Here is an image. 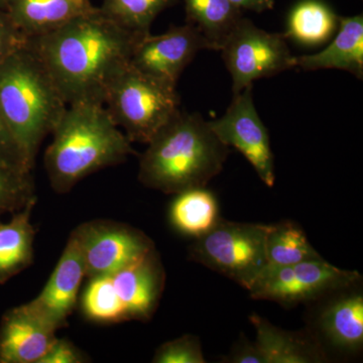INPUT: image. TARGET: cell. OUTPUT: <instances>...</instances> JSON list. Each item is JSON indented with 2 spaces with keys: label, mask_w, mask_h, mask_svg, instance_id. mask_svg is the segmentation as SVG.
I'll return each mask as SVG.
<instances>
[{
  "label": "cell",
  "mask_w": 363,
  "mask_h": 363,
  "mask_svg": "<svg viewBox=\"0 0 363 363\" xmlns=\"http://www.w3.org/2000/svg\"><path fill=\"white\" fill-rule=\"evenodd\" d=\"M140 38L96 7L28 42L67 105L104 104L109 86L130 64L131 52Z\"/></svg>",
  "instance_id": "obj_1"
},
{
  "label": "cell",
  "mask_w": 363,
  "mask_h": 363,
  "mask_svg": "<svg viewBox=\"0 0 363 363\" xmlns=\"http://www.w3.org/2000/svg\"><path fill=\"white\" fill-rule=\"evenodd\" d=\"M140 156L138 181L147 188L175 195L206 187L223 169L229 155L199 113L179 111L160 128Z\"/></svg>",
  "instance_id": "obj_2"
},
{
  "label": "cell",
  "mask_w": 363,
  "mask_h": 363,
  "mask_svg": "<svg viewBox=\"0 0 363 363\" xmlns=\"http://www.w3.org/2000/svg\"><path fill=\"white\" fill-rule=\"evenodd\" d=\"M52 135L44 162L50 185L58 194L70 192L86 177L136 154L104 104L68 105Z\"/></svg>",
  "instance_id": "obj_3"
},
{
  "label": "cell",
  "mask_w": 363,
  "mask_h": 363,
  "mask_svg": "<svg viewBox=\"0 0 363 363\" xmlns=\"http://www.w3.org/2000/svg\"><path fill=\"white\" fill-rule=\"evenodd\" d=\"M67 107L28 42L0 64V111L30 168L40 145L52 135Z\"/></svg>",
  "instance_id": "obj_4"
},
{
  "label": "cell",
  "mask_w": 363,
  "mask_h": 363,
  "mask_svg": "<svg viewBox=\"0 0 363 363\" xmlns=\"http://www.w3.org/2000/svg\"><path fill=\"white\" fill-rule=\"evenodd\" d=\"M104 106L131 143H147L177 112L176 86L136 70L128 64L112 81Z\"/></svg>",
  "instance_id": "obj_5"
},
{
  "label": "cell",
  "mask_w": 363,
  "mask_h": 363,
  "mask_svg": "<svg viewBox=\"0 0 363 363\" xmlns=\"http://www.w3.org/2000/svg\"><path fill=\"white\" fill-rule=\"evenodd\" d=\"M269 228V224L220 219L209 233L193 241L189 257L248 291L267 267Z\"/></svg>",
  "instance_id": "obj_6"
},
{
  "label": "cell",
  "mask_w": 363,
  "mask_h": 363,
  "mask_svg": "<svg viewBox=\"0 0 363 363\" xmlns=\"http://www.w3.org/2000/svg\"><path fill=\"white\" fill-rule=\"evenodd\" d=\"M359 281V272L339 269L320 257L291 266L267 267L248 292L253 300L294 307L352 288Z\"/></svg>",
  "instance_id": "obj_7"
},
{
  "label": "cell",
  "mask_w": 363,
  "mask_h": 363,
  "mask_svg": "<svg viewBox=\"0 0 363 363\" xmlns=\"http://www.w3.org/2000/svg\"><path fill=\"white\" fill-rule=\"evenodd\" d=\"M222 59L238 94L257 80L272 77L295 67L284 33H269L241 18L221 48Z\"/></svg>",
  "instance_id": "obj_8"
},
{
  "label": "cell",
  "mask_w": 363,
  "mask_h": 363,
  "mask_svg": "<svg viewBox=\"0 0 363 363\" xmlns=\"http://www.w3.org/2000/svg\"><path fill=\"white\" fill-rule=\"evenodd\" d=\"M73 233L80 243L87 279L111 276L156 248L142 230L116 221L84 222Z\"/></svg>",
  "instance_id": "obj_9"
},
{
  "label": "cell",
  "mask_w": 363,
  "mask_h": 363,
  "mask_svg": "<svg viewBox=\"0 0 363 363\" xmlns=\"http://www.w3.org/2000/svg\"><path fill=\"white\" fill-rule=\"evenodd\" d=\"M252 88L247 86L234 94L225 113L208 123L219 140L241 152L260 180L272 188L276 181L274 157L269 130L255 108Z\"/></svg>",
  "instance_id": "obj_10"
},
{
  "label": "cell",
  "mask_w": 363,
  "mask_h": 363,
  "mask_svg": "<svg viewBox=\"0 0 363 363\" xmlns=\"http://www.w3.org/2000/svg\"><path fill=\"white\" fill-rule=\"evenodd\" d=\"M202 50H208L199 30L186 23L161 35L140 38L131 52L130 65L147 75L177 86L186 67Z\"/></svg>",
  "instance_id": "obj_11"
},
{
  "label": "cell",
  "mask_w": 363,
  "mask_h": 363,
  "mask_svg": "<svg viewBox=\"0 0 363 363\" xmlns=\"http://www.w3.org/2000/svg\"><path fill=\"white\" fill-rule=\"evenodd\" d=\"M86 278L84 259L77 236L72 231L65 250L49 281L37 298L26 307L55 330L68 325L77 304L83 279Z\"/></svg>",
  "instance_id": "obj_12"
},
{
  "label": "cell",
  "mask_w": 363,
  "mask_h": 363,
  "mask_svg": "<svg viewBox=\"0 0 363 363\" xmlns=\"http://www.w3.org/2000/svg\"><path fill=\"white\" fill-rule=\"evenodd\" d=\"M128 320L147 321L157 311L166 283V272L157 248L111 274Z\"/></svg>",
  "instance_id": "obj_13"
},
{
  "label": "cell",
  "mask_w": 363,
  "mask_h": 363,
  "mask_svg": "<svg viewBox=\"0 0 363 363\" xmlns=\"http://www.w3.org/2000/svg\"><path fill=\"white\" fill-rule=\"evenodd\" d=\"M56 332L26 304L9 310L0 322V363H39Z\"/></svg>",
  "instance_id": "obj_14"
},
{
  "label": "cell",
  "mask_w": 363,
  "mask_h": 363,
  "mask_svg": "<svg viewBox=\"0 0 363 363\" xmlns=\"http://www.w3.org/2000/svg\"><path fill=\"white\" fill-rule=\"evenodd\" d=\"M250 321L264 363H322L328 359L322 344L307 332L284 330L255 313Z\"/></svg>",
  "instance_id": "obj_15"
},
{
  "label": "cell",
  "mask_w": 363,
  "mask_h": 363,
  "mask_svg": "<svg viewBox=\"0 0 363 363\" xmlns=\"http://www.w3.org/2000/svg\"><path fill=\"white\" fill-rule=\"evenodd\" d=\"M352 288L339 291L323 306L318 325L331 346L343 352H358L363 346V296Z\"/></svg>",
  "instance_id": "obj_16"
},
{
  "label": "cell",
  "mask_w": 363,
  "mask_h": 363,
  "mask_svg": "<svg viewBox=\"0 0 363 363\" xmlns=\"http://www.w3.org/2000/svg\"><path fill=\"white\" fill-rule=\"evenodd\" d=\"M336 37L323 51L296 57L295 67L305 71L336 69L363 78V16H339Z\"/></svg>",
  "instance_id": "obj_17"
},
{
  "label": "cell",
  "mask_w": 363,
  "mask_h": 363,
  "mask_svg": "<svg viewBox=\"0 0 363 363\" xmlns=\"http://www.w3.org/2000/svg\"><path fill=\"white\" fill-rule=\"evenodd\" d=\"M96 9L91 0H6V11L28 39Z\"/></svg>",
  "instance_id": "obj_18"
},
{
  "label": "cell",
  "mask_w": 363,
  "mask_h": 363,
  "mask_svg": "<svg viewBox=\"0 0 363 363\" xmlns=\"http://www.w3.org/2000/svg\"><path fill=\"white\" fill-rule=\"evenodd\" d=\"M35 204L37 200L14 212L6 223L0 222V285L33 264L35 228L30 217Z\"/></svg>",
  "instance_id": "obj_19"
},
{
  "label": "cell",
  "mask_w": 363,
  "mask_h": 363,
  "mask_svg": "<svg viewBox=\"0 0 363 363\" xmlns=\"http://www.w3.org/2000/svg\"><path fill=\"white\" fill-rule=\"evenodd\" d=\"M174 196L169 221L182 235L197 240L220 220L216 196L206 187L188 189Z\"/></svg>",
  "instance_id": "obj_20"
},
{
  "label": "cell",
  "mask_w": 363,
  "mask_h": 363,
  "mask_svg": "<svg viewBox=\"0 0 363 363\" xmlns=\"http://www.w3.org/2000/svg\"><path fill=\"white\" fill-rule=\"evenodd\" d=\"M187 23L195 26L206 40L208 50L220 51L242 11L230 0H183Z\"/></svg>",
  "instance_id": "obj_21"
},
{
  "label": "cell",
  "mask_w": 363,
  "mask_h": 363,
  "mask_svg": "<svg viewBox=\"0 0 363 363\" xmlns=\"http://www.w3.org/2000/svg\"><path fill=\"white\" fill-rule=\"evenodd\" d=\"M339 16L322 0H302L291 9L286 39L307 47L323 45L337 30Z\"/></svg>",
  "instance_id": "obj_22"
},
{
  "label": "cell",
  "mask_w": 363,
  "mask_h": 363,
  "mask_svg": "<svg viewBox=\"0 0 363 363\" xmlns=\"http://www.w3.org/2000/svg\"><path fill=\"white\" fill-rule=\"evenodd\" d=\"M267 267H286L306 260L320 259L304 229L296 222L269 224L266 238Z\"/></svg>",
  "instance_id": "obj_23"
},
{
  "label": "cell",
  "mask_w": 363,
  "mask_h": 363,
  "mask_svg": "<svg viewBox=\"0 0 363 363\" xmlns=\"http://www.w3.org/2000/svg\"><path fill=\"white\" fill-rule=\"evenodd\" d=\"M80 307L83 316L95 323L128 321V313L114 288L111 276L88 279L80 297Z\"/></svg>",
  "instance_id": "obj_24"
},
{
  "label": "cell",
  "mask_w": 363,
  "mask_h": 363,
  "mask_svg": "<svg viewBox=\"0 0 363 363\" xmlns=\"http://www.w3.org/2000/svg\"><path fill=\"white\" fill-rule=\"evenodd\" d=\"M177 0H102L100 11L117 25L138 35L150 33L157 16Z\"/></svg>",
  "instance_id": "obj_25"
},
{
  "label": "cell",
  "mask_w": 363,
  "mask_h": 363,
  "mask_svg": "<svg viewBox=\"0 0 363 363\" xmlns=\"http://www.w3.org/2000/svg\"><path fill=\"white\" fill-rule=\"evenodd\" d=\"M35 200L32 174H21L0 166V217L20 211Z\"/></svg>",
  "instance_id": "obj_26"
},
{
  "label": "cell",
  "mask_w": 363,
  "mask_h": 363,
  "mask_svg": "<svg viewBox=\"0 0 363 363\" xmlns=\"http://www.w3.org/2000/svg\"><path fill=\"white\" fill-rule=\"evenodd\" d=\"M155 363H205L200 339L195 335L181 336L162 343L152 357Z\"/></svg>",
  "instance_id": "obj_27"
},
{
  "label": "cell",
  "mask_w": 363,
  "mask_h": 363,
  "mask_svg": "<svg viewBox=\"0 0 363 363\" xmlns=\"http://www.w3.org/2000/svg\"><path fill=\"white\" fill-rule=\"evenodd\" d=\"M0 166L21 174H32L23 150L0 111Z\"/></svg>",
  "instance_id": "obj_28"
},
{
  "label": "cell",
  "mask_w": 363,
  "mask_h": 363,
  "mask_svg": "<svg viewBox=\"0 0 363 363\" xmlns=\"http://www.w3.org/2000/svg\"><path fill=\"white\" fill-rule=\"evenodd\" d=\"M26 42L28 38L14 25L6 9H0V64Z\"/></svg>",
  "instance_id": "obj_29"
},
{
  "label": "cell",
  "mask_w": 363,
  "mask_h": 363,
  "mask_svg": "<svg viewBox=\"0 0 363 363\" xmlns=\"http://www.w3.org/2000/svg\"><path fill=\"white\" fill-rule=\"evenodd\" d=\"M87 359L84 353L70 341L57 337L39 363H83Z\"/></svg>",
  "instance_id": "obj_30"
},
{
  "label": "cell",
  "mask_w": 363,
  "mask_h": 363,
  "mask_svg": "<svg viewBox=\"0 0 363 363\" xmlns=\"http://www.w3.org/2000/svg\"><path fill=\"white\" fill-rule=\"evenodd\" d=\"M223 362L228 363H264L262 355L255 342H252L245 336L233 344L230 352L223 357Z\"/></svg>",
  "instance_id": "obj_31"
},
{
  "label": "cell",
  "mask_w": 363,
  "mask_h": 363,
  "mask_svg": "<svg viewBox=\"0 0 363 363\" xmlns=\"http://www.w3.org/2000/svg\"><path fill=\"white\" fill-rule=\"evenodd\" d=\"M241 11H248L253 13H264L271 11L274 6V0H230Z\"/></svg>",
  "instance_id": "obj_32"
},
{
  "label": "cell",
  "mask_w": 363,
  "mask_h": 363,
  "mask_svg": "<svg viewBox=\"0 0 363 363\" xmlns=\"http://www.w3.org/2000/svg\"><path fill=\"white\" fill-rule=\"evenodd\" d=\"M6 0H0V9H6Z\"/></svg>",
  "instance_id": "obj_33"
}]
</instances>
